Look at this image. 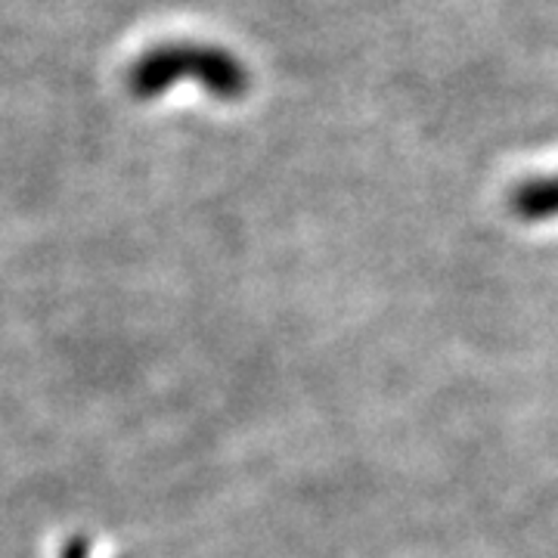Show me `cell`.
<instances>
[{
  "label": "cell",
  "instance_id": "2",
  "mask_svg": "<svg viewBox=\"0 0 558 558\" xmlns=\"http://www.w3.org/2000/svg\"><path fill=\"white\" fill-rule=\"evenodd\" d=\"M509 208L519 220L543 223L558 218V174L521 180L509 196Z\"/></svg>",
  "mask_w": 558,
  "mask_h": 558
},
{
  "label": "cell",
  "instance_id": "1",
  "mask_svg": "<svg viewBox=\"0 0 558 558\" xmlns=\"http://www.w3.org/2000/svg\"><path fill=\"white\" fill-rule=\"evenodd\" d=\"M180 81H196L208 97L236 102L252 90L248 65L220 44L205 40H165L143 50L131 62L124 84L134 100H159Z\"/></svg>",
  "mask_w": 558,
  "mask_h": 558
}]
</instances>
